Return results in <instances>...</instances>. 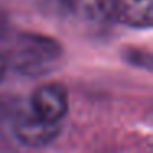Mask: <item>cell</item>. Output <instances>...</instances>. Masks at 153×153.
Instances as JSON below:
<instances>
[{
  "mask_svg": "<svg viewBox=\"0 0 153 153\" xmlns=\"http://www.w3.org/2000/svg\"><path fill=\"white\" fill-rule=\"evenodd\" d=\"M31 112L48 122L59 123L69 109V96L63 84L48 82L36 87L31 94Z\"/></svg>",
  "mask_w": 153,
  "mask_h": 153,
  "instance_id": "cell-1",
  "label": "cell"
},
{
  "mask_svg": "<svg viewBox=\"0 0 153 153\" xmlns=\"http://www.w3.org/2000/svg\"><path fill=\"white\" fill-rule=\"evenodd\" d=\"M13 133L20 143L30 148L46 146L61 133V125L41 119L33 112L20 114L13 123Z\"/></svg>",
  "mask_w": 153,
  "mask_h": 153,
  "instance_id": "cell-2",
  "label": "cell"
},
{
  "mask_svg": "<svg viewBox=\"0 0 153 153\" xmlns=\"http://www.w3.org/2000/svg\"><path fill=\"white\" fill-rule=\"evenodd\" d=\"M59 46L53 40L40 36H30L20 46L15 54V64L20 71L38 74L46 69V66L58 56Z\"/></svg>",
  "mask_w": 153,
  "mask_h": 153,
  "instance_id": "cell-3",
  "label": "cell"
},
{
  "mask_svg": "<svg viewBox=\"0 0 153 153\" xmlns=\"http://www.w3.org/2000/svg\"><path fill=\"white\" fill-rule=\"evenodd\" d=\"M153 0H109L110 18L130 28H150Z\"/></svg>",
  "mask_w": 153,
  "mask_h": 153,
  "instance_id": "cell-4",
  "label": "cell"
},
{
  "mask_svg": "<svg viewBox=\"0 0 153 153\" xmlns=\"http://www.w3.org/2000/svg\"><path fill=\"white\" fill-rule=\"evenodd\" d=\"M84 13L92 18H105L110 17L109 0H82Z\"/></svg>",
  "mask_w": 153,
  "mask_h": 153,
  "instance_id": "cell-5",
  "label": "cell"
},
{
  "mask_svg": "<svg viewBox=\"0 0 153 153\" xmlns=\"http://www.w3.org/2000/svg\"><path fill=\"white\" fill-rule=\"evenodd\" d=\"M7 69H8V61L4 54L0 53V82L4 81L5 74H7Z\"/></svg>",
  "mask_w": 153,
  "mask_h": 153,
  "instance_id": "cell-6",
  "label": "cell"
}]
</instances>
